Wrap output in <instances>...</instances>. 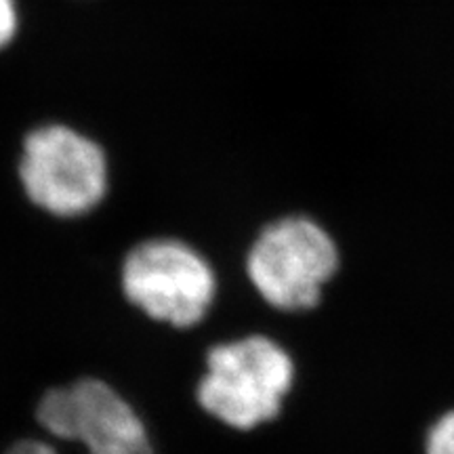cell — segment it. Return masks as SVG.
Segmentation results:
<instances>
[{
	"label": "cell",
	"mask_w": 454,
	"mask_h": 454,
	"mask_svg": "<svg viewBox=\"0 0 454 454\" xmlns=\"http://www.w3.org/2000/svg\"><path fill=\"white\" fill-rule=\"evenodd\" d=\"M339 247L331 231L309 215H284L270 221L247 254V274L271 308L314 309L339 270Z\"/></svg>",
	"instance_id": "7a4b0ae2"
},
{
	"label": "cell",
	"mask_w": 454,
	"mask_h": 454,
	"mask_svg": "<svg viewBox=\"0 0 454 454\" xmlns=\"http://www.w3.org/2000/svg\"><path fill=\"white\" fill-rule=\"evenodd\" d=\"M38 421L55 438L78 442L87 454H152L137 414L101 381H78L53 389L38 406ZM9 454H57L44 442L26 440Z\"/></svg>",
	"instance_id": "3957f363"
},
{
	"label": "cell",
	"mask_w": 454,
	"mask_h": 454,
	"mask_svg": "<svg viewBox=\"0 0 454 454\" xmlns=\"http://www.w3.org/2000/svg\"><path fill=\"white\" fill-rule=\"evenodd\" d=\"M122 284L147 316L177 328L198 325L217 291L207 259L179 240H152L135 248L124 263Z\"/></svg>",
	"instance_id": "277c9868"
},
{
	"label": "cell",
	"mask_w": 454,
	"mask_h": 454,
	"mask_svg": "<svg viewBox=\"0 0 454 454\" xmlns=\"http://www.w3.org/2000/svg\"><path fill=\"white\" fill-rule=\"evenodd\" d=\"M294 383L291 354L263 334H251L208 351L198 402L221 423L251 431L274 421Z\"/></svg>",
	"instance_id": "6da1fadb"
},
{
	"label": "cell",
	"mask_w": 454,
	"mask_h": 454,
	"mask_svg": "<svg viewBox=\"0 0 454 454\" xmlns=\"http://www.w3.org/2000/svg\"><path fill=\"white\" fill-rule=\"evenodd\" d=\"M21 181L44 211L76 217L98 207L106 194L104 152L66 127L34 130L26 139Z\"/></svg>",
	"instance_id": "5b68a950"
},
{
	"label": "cell",
	"mask_w": 454,
	"mask_h": 454,
	"mask_svg": "<svg viewBox=\"0 0 454 454\" xmlns=\"http://www.w3.org/2000/svg\"><path fill=\"white\" fill-rule=\"evenodd\" d=\"M17 30L15 0H0V49L7 44Z\"/></svg>",
	"instance_id": "52a82bcc"
},
{
	"label": "cell",
	"mask_w": 454,
	"mask_h": 454,
	"mask_svg": "<svg viewBox=\"0 0 454 454\" xmlns=\"http://www.w3.org/2000/svg\"><path fill=\"white\" fill-rule=\"evenodd\" d=\"M425 454H454V408L429 427L425 435Z\"/></svg>",
	"instance_id": "8992f818"
}]
</instances>
